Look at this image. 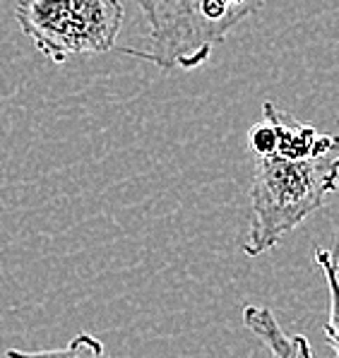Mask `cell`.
<instances>
[{
    "label": "cell",
    "mask_w": 339,
    "mask_h": 358,
    "mask_svg": "<svg viewBox=\"0 0 339 358\" xmlns=\"http://www.w3.org/2000/svg\"><path fill=\"white\" fill-rule=\"evenodd\" d=\"M262 115H267L277 130V154L275 157L298 162V159L320 157V154H325L337 147V135H322V132L315 130L313 125H305L294 118V115L280 111L272 101L262 103Z\"/></svg>",
    "instance_id": "4"
},
{
    "label": "cell",
    "mask_w": 339,
    "mask_h": 358,
    "mask_svg": "<svg viewBox=\"0 0 339 358\" xmlns=\"http://www.w3.org/2000/svg\"><path fill=\"white\" fill-rule=\"evenodd\" d=\"M339 180V142L335 150L310 159H258L250 185V229L243 252L258 257L272 250L289 231L322 207Z\"/></svg>",
    "instance_id": "1"
},
{
    "label": "cell",
    "mask_w": 339,
    "mask_h": 358,
    "mask_svg": "<svg viewBox=\"0 0 339 358\" xmlns=\"http://www.w3.org/2000/svg\"><path fill=\"white\" fill-rule=\"evenodd\" d=\"M248 150L258 159L275 157L277 154V130L267 115H262L260 123H255L248 130Z\"/></svg>",
    "instance_id": "8"
},
{
    "label": "cell",
    "mask_w": 339,
    "mask_h": 358,
    "mask_svg": "<svg viewBox=\"0 0 339 358\" xmlns=\"http://www.w3.org/2000/svg\"><path fill=\"white\" fill-rule=\"evenodd\" d=\"M243 324L270 349V358H315L310 351V344L303 334H287L282 324L277 322L275 313L265 306L243 308Z\"/></svg>",
    "instance_id": "5"
},
{
    "label": "cell",
    "mask_w": 339,
    "mask_h": 358,
    "mask_svg": "<svg viewBox=\"0 0 339 358\" xmlns=\"http://www.w3.org/2000/svg\"><path fill=\"white\" fill-rule=\"evenodd\" d=\"M150 29V51L140 58L161 70H195L207 63L212 48L265 0H138Z\"/></svg>",
    "instance_id": "2"
},
{
    "label": "cell",
    "mask_w": 339,
    "mask_h": 358,
    "mask_svg": "<svg viewBox=\"0 0 339 358\" xmlns=\"http://www.w3.org/2000/svg\"><path fill=\"white\" fill-rule=\"evenodd\" d=\"M5 358H8V356H5Z\"/></svg>",
    "instance_id": "10"
},
{
    "label": "cell",
    "mask_w": 339,
    "mask_h": 358,
    "mask_svg": "<svg viewBox=\"0 0 339 358\" xmlns=\"http://www.w3.org/2000/svg\"><path fill=\"white\" fill-rule=\"evenodd\" d=\"M315 262L325 274L327 291H330V317L325 322V339L339 358V250H315Z\"/></svg>",
    "instance_id": "6"
},
{
    "label": "cell",
    "mask_w": 339,
    "mask_h": 358,
    "mask_svg": "<svg viewBox=\"0 0 339 358\" xmlns=\"http://www.w3.org/2000/svg\"><path fill=\"white\" fill-rule=\"evenodd\" d=\"M8 358H111L106 346L96 337L87 332H80L78 337L70 339L68 346L63 349H48V351H17L10 349Z\"/></svg>",
    "instance_id": "7"
},
{
    "label": "cell",
    "mask_w": 339,
    "mask_h": 358,
    "mask_svg": "<svg viewBox=\"0 0 339 358\" xmlns=\"http://www.w3.org/2000/svg\"><path fill=\"white\" fill-rule=\"evenodd\" d=\"M337 142H339V132H337ZM337 192H339V180H337Z\"/></svg>",
    "instance_id": "9"
},
{
    "label": "cell",
    "mask_w": 339,
    "mask_h": 358,
    "mask_svg": "<svg viewBox=\"0 0 339 358\" xmlns=\"http://www.w3.org/2000/svg\"><path fill=\"white\" fill-rule=\"evenodd\" d=\"M15 20L41 56L63 65L73 56L113 51L125 8L120 0H17Z\"/></svg>",
    "instance_id": "3"
}]
</instances>
